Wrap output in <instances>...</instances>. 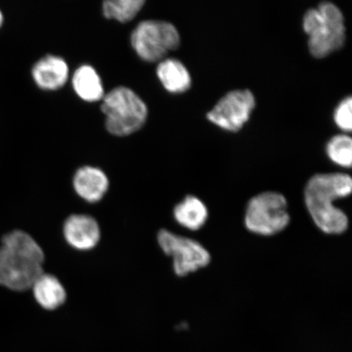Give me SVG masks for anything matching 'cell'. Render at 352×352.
I'll return each instance as SVG.
<instances>
[{"instance_id":"cell-1","label":"cell","mask_w":352,"mask_h":352,"mask_svg":"<svg viewBox=\"0 0 352 352\" xmlns=\"http://www.w3.org/2000/svg\"><path fill=\"white\" fill-rule=\"evenodd\" d=\"M44 253L33 237L21 230L7 233L0 246V285L25 292L43 274Z\"/></svg>"},{"instance_id":"cell-2","label":"cell","mask_w":352,"mask_h":352,"mask_svg":"<svg viewBox=\"0 0 352 352\" xmlns=\"http://www.w3.org/2000/svg\"><path fill=\"white\" fill-rule=\"evenodd\" d=\"M351 190V178L344 173L318 174L308 180L305 204L312 220L321 231L338 235L347 230L349 218L334 206V201L349 196Z\"/></svg>"},{"instance_id":"cell-3","label":"cell","mask_w":352,"mask_h":352,"mask_svg":"<svg viewBox=\"0 0 352 352\" xmlns=\"http://www.w3.org/2000/svg\"><path fill=\"white\" fill-rule=\"evenodd\" d=\"M303 29L309 36L308 45L311 54L324 57L342 46L346 29L343 15L336 4L320 3L311 8L303 17Z\"/></svg>"},{"instance_id":"cell-4","label":"cell","mask_w":352,"mask_h":352,"mask_svg":"<svg viewBox=\"0 0 352 352\" xmlns=\"http://www.w3.org/2000/svg\"><path fill=\"white\" fill-rule=\"evenodd\" d=\"M102 100L101 111L104 114L105 126L109 133L129 135L138 131L146 122V104L130 88H114Z\"/></svg>"},{"instance_id":"cell-5","label":"cell","mask_w":352,"mask_h":352,"mask_svg":"<svg viewBox=\"0 0 352 352\" xmlns=\"http://www.w3.org/2000/svg\"><path fill=\"white\" fill-rule=\"evenodd\" d=\"M289 221L287 201L279 192H264L248 202L245 226L255 234L275 235L283 231Z\"/></svg>"},{"instance_id":"cell-6","label":"cell","mask_w":352,"mask_h":352,"mask_svg":"<svg viewBox=\"0 0 352 352\" xmlns=\"http://www.w3.org/2000/svg\"><path fill=\"white\" fill-rule=\"evenodd\" d=\"M131 42L140 58L147 63H157L179 47L180 38L177 29L170 22L148 20L136 26Z\"/></svg>"},{"instance_id":"cell-7","label":"cell","mask_w":352,"mask_h":352,"mask_svg":"<svg viewBox=\"0 0 352 352\" xmlns=\"http://www.w3.org/2000/svg\"><path fill=\"white\" fill-rule=\"evenodd\" d=\"M157 242L162 252L173 257L174 271L179 276L192 274L210 262L208 250L195 240L162 230L158 232Z\"/></svg>"},{"instance_id":"cell-8","label":"cell","mask_w":352,"mask_h":352,"mask_svg":"<svg viewBox=\"0 0 352 352\" xmlns=\"http://www.w3.org/2000/svg\"><path fill=\"white\" fill-rule=\"evenodd\" d=\"M255 105V99L249 90L228 92L208 113L214 124L227 131H237L248 121Z\"/></svg>"},{"instance_id":"cell-9","label":"cell","mask_w":352,"mask_h":352,"mask_svg":"<svg viewBox=\"0 0 352 352\" xmlns=\"http://www.w3.org/2000/svg\"><path fill=\"white\" fill-rule=\"evenodd\" d=\"M65 239L72 248L86 252L96 248L100 239L98 222L87 214H72L63 226Z\"/></svg>"},{"instance_id":"cell-10","label":"cell","mask_w":352,"mask_h":352,"mask_svg":"<svg viewBox=\"0 0 352 352\" xmlns=\"http://www.w3.org/2000/svg\"><path fill=\"white\" fill-rule=\"evenodd\" d=\"M67 63L60 56L48 55L34 65L32 76L38 87L56 91L63 87L69 78Z\"/></svg>"},{"instance_id":"cell-11","label":"cell","mask_w":352,"mask_h":352,"mask_svg":"<svg viewBox=\"0 0 352 352\" xmlns=\"http://www.w3.org/2000/svg\"><path fill=\"white\" fill-rule=\"evenodd\" d=\"M109 184V179L104 171L90 166L78 169L73 179L77 195L90 204L102 199L108 191Z\"/></svg>"},{"instance_id":"cell-12","label":"cell","mask_w":352,"mask_h":352,"mask_svg":"<svg viewBox=\"0 0 352 352\" xmlns=\"http://www.w3.org/2000/svg\"><path fill=\"white\" fill-rule=\"evenodd\" d=\"M32 289L35 300L48 311H54L63 306L67 297L64 285L59 279L44 272L34 281Z\"/></svg>"},{"instance_id":"cell-13","label":"cell","mask_w":352,"mask_h":352,"mask_svg":"<svg viewBox=\"0 0 352 352\" xmlns=\"http://www.w3.org/2000/svg\"><path fill=\"white\" fill-rule=\"evenodd\" d=\"M157 74L162 85L173 94H182L190 87V74L186 66L177 59L161 60L157 66Z\"/></svg>"},{"instance_id":"cell-14","label":"cell","mask_w":352,"mask_h":352,"mask_svg":"<svg viewBox=\"0 0 352 352\" xmlns=\"http://www.w3.org/2000/svg\"><path fill=\"white\" fill-rule=\"evenodd\" d=\"M174 217L180 226L192 231L204 227L208 219V210L199 198L187 196L174 209Z\"/></svg>"},{"instance_id":"cell-15","label":"cell","mask_w":352,"mask_h":352,"mask_svg":"<svg viewBox=\"0 0 352 352\" xmlns=\"http://www.w3.org/2000/svg\"><path fill=\"white\" fill-rule=\"evenodd\" d=\"M73 87L76 94L87 102H96L104 96L102 82L98 72L90 65L80 66L73 76Z\"/></svg>"},{"instance_id":"cell-16","label":"cell","mask_w":352,"mask_h":352,"mask_svg":"<svg viewBox=\"0 0 352 352\" xmlns=\"http://www.w3.org/2000/svg\"><path fill=\"white\" fill-rule=\"evenodd\" d=\"M144 3L143 0H108L103 3V13L109 19L126 23L135 19Z\"/></svg>"},{"instance_id":"cell-17","label":"cell","mask_w":352,"mask_h":352,"mask_svg":"<svg viewBox=\"0 0 352 352\" xmlns=\"http://www.w3.org/2000/svg\"><path fill=\"white\" fill-rule=\"evenodd\" d=\"M327 153L330 160L343 167H351L352 160V142L350 136L338 135L329 140Z\"/></svg>"},{"instance_id":"cell-18","label":"cell","mask_w":352,"mask_h":352,"mask_svg":"<svg viewBox=\"0 0 352 352\" xmlns=\"http://www.w3.org/2000/svg\"><path fill=\"white\" fill-rule=\"evenodd\" d=\"M351 98L349 96L341 101L334 112V121L343 131H351Z\"/></svg>"},{"instance_id":"cell-19","label":"cell","mask_w":352,"mask_h":352,"mask_svg":"<svg viewBox=\"0 0 352 352\" xmlns=\"http://www.w3.org/2000/svg\"><path fill=\"white\" fill-rule=\"evenodd\" d=\"M3 16L1 11H0V26H1V25L3 23Z\"/></svg>"}]
</instances>
